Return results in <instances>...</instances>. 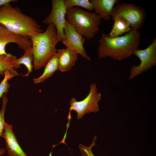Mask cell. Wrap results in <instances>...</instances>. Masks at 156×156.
<instances>
[{
    "label": "cell",
    "instance_id": "ac0fdd59",
    "mask_svg": "<svg viewBox=\"0 0 156 156\" xmlns=\"http://www.w3.org/2000/svg\"><path fill=\"white\" fill-rule=\"evenodd\" d=\"M66 6L68 9L75 7H81L91 12L93 10L92 4L88 0H64Z\"/></svg>",
    "mask_w": 156,
    "mask_h": 156
},
{
    "label": "cell",
    "instance_id": "9c48e42d",
    "mask_svg": "<svg viewBox=\"0 0 156 156\" xmlns=\"http://www.w3.org/2000/svg\"><path fill=\"white\" fill-rule=\"evenodd\" d=\"M64 30L65 38L62 42L63 44L66 48L81 55L85 59L90 60L83 46L85 40L84 36L77 31L74 25L67 21Z\"/></svg>",
    "mask_w": 156,
    "mask_h": 156
},
{
    "label": "cell",
    "instance_id": "e0dca14e",
    "mask_svg": "<svg viewBox=\"0 0 156 156\" xmlns=\"http://www.w3.org/2000/svg\"><path fill=\"white\" fill-rule=\"evenodd\" d=\"M16 59V57L10 53L0 54V74L3 76L4 71H7L14 76L19 74L16 71L12 65V61Z\"/></svg>",
    "mask_w": 156,
    "mask_h": 156
},
{
    "label": "cell",
    "instance_id": "2e32d148",
    "mask_svg": "<svg viewBox=\"0 0 156 156\" xmlns=\"http://www.w3.org/2000/svg\"><path fill=\"white\" fill-rule=\"evenodd\" d=\"M113 21L114 23L109 35L112 37L119 36L122 34L129 32L131 28L127 21L123 17L118 16Z\"/></svg>",
    "mask_w": 156,
    "mask_h": 156
},
{
    "label": "cell",
    "instance_id": "8992f818",
    "mask_svg": "<svg viewBox=\"0 0 156 156\" xmlns=\"http://www.w3.org/2000/svg\"><path fill=\"white\" fill-rule=\"evenodd\" d=\"M101 96V94L97 92L96 84L95 83L91 84L88 95L83 100L77 101L75 98H73L70 101L69 119L71 118L70 112L72 110L77 112V117L79 119L85 114L99 111V106L97 103L100 100Z\"/></svg>",
    "mask_w": 156,
    "mask_h": 156
},
{
    "label": "cell",
    "instance_id": "5b68a950",
    "mask_svg": "<svg viewBox=\"0 0 156 156\" xmlns=\"http://www.w3.org/2000/svg\"><path fill=\"white\" fill-rule=\"evenodd\" d=\"M146 16L145 11L141 7L125 3L116 5L110 15L113 20L118 16L123 17L132 29L137 30L140 29L143 25Z\"/></svg>",
    "mask_w": 156,
    "mask_h": 156
},
{
    "label": "cell",
    "instance_id": "d6986e66",
    "mask_svg": "<svg viewBox=\"0 0 156 156\" xmlns=\"http://www.w3.org/2000/svg\"><path fill=\"white\" fill-rule=\"evenodd\" d=\"M4 77L0 83V99L4 94H7L10 85L8 81L14 77V76L9 72L6 71L4 72Z\"/></svg>",
    "mask_w": 156,
    "mask_h": 156
},
{
    "label": "cell",
    "instance_id": "ba28073f",
    "mask_svg": "<svg viewBox=\"0 0 156 156\" xmlns=\"http://www.w3.org/2000/svg\"><path fill=\"white\" fill-rule=\"evenodd\" d=\"M134 54L140 60L138 66L133 65L131 69L129 79L151 68L156 64V38H154L151 43L146 49H136Z\"/></svg>",
    "mask_w": 156,
    "mask_h": 156
},
{
    "label": "cell",
    "instance_id": "44dd1931",
    "mask_svg": "<svg viewBox=\"0 0 156 156\" xmlns=\"http://www.w3.org/2000/svg\"><path fill=\"white\" fill-rule=\"evenodd\" d=\"M16 0H0V6L2 5L11 2H15L17 1Z\"/></svg>",
    "mask_w": 156,
    "mask_h": 156
},
{
    "label": "cell",
    "instance_id": "8fae6325",
    "mask_svg": "<svg viewBox=\"0 0 156 156\" xmlns=\"http://www.w3.org/2000/svg\"><path fill=\"white\" fill-rule=\"evenodd\" d=\"M2 137L5 140L6 148L9 156H27L18 142L12 130V125L5 122Z\"/></svg>",
    "mask_w": 156,
    "mask_h": 156
},
{
    "label": "cell",
    "instance_id": "ffe728a7",
    "mask_svg": "<svg viewBox=\"0 0 156 156\" xmlns=\"http://www.w3.org/2000/svg\"><path fill=\"white\" fill-rule=\"evenodd\" d=\"M2 105L0 110V137H2L3 134L5 127V121L4 115L8 99L6 94H4L2 97Z\"/></svg>",
    "mask_w": 156,
    "mask_h": 156
},
{
    "label": "cell",
    "instance_id": "52a82bcc",
    "mask_svg": "<svg viewBox=\"0 0 156 156\" xmlns=\"http://www.w3.org/2000/svg\"><path fill=\"white\" fill-rule=\"evenodd\" d=\"M51 3V12L42 23L53 25L56 29L59 42H62L65 38L64 29L66 21L67 9L64 0H52Z\"/></svg>",
    "mask_w": 156,
    "mask_h": 156
},
{
    "label": "cell",
    "instance_id": "7c38bea8",
    "mask_svg": "<svg viewBox=\"0 0 156 156\" xmlns=\"http://www.w3.org/2000/svg\"><path fill=\"white\" fill-rule=\"evenodd\" d=\"M59 50L58 70L62 72L70 71L78 60L79 54L67 48Z\"/></svg>",
    "mask_w": 156,
    "mask_h": 156
},
{
    "label": "cell",
    "instance_id": "603a6c76",
    "mask_svg": "<svg viewBox=\"0 0 156 156\" xmlns=\"http://www.w3.org/2000/svg\"><path fill=\"white\" fill-rule=\"evenodd\" d=\"M1 24H0V25Z\"/></svg>",
    "mask_w": 156,
    "mask_h": 156
},
{
    "label": "cell",
    "instance_id": "3957f363",
    "mask_svg": "<svg viewBox=\"0 0 156 156\" xmlns=\"http://www.w3.org/2000/svg\"><path fill=\"white\" fill-rule=\"evenodd\" d=\"M33 54V67L39 69L44 66L57 53L56 46L59 42L55 27L48 25L44 31L29 38Z\"/></svg>",
    "mask_w": 156,
    "mask_h": 156
},
{
    "label": "cell",
    "instance_id": "7a4b0ae2",
    "mask_svg": "<svg viewBox=\"0 0 156 156\" xmlns=\"http://www.w3.org/2000/svg\"><path fill=\"white\" fill-rule=\"evenodd\" d=\"M0 24L16 34L29 38L43 32L34 19L10 3L0 6Z\"/></svg>",
    "mask_w": 156,
    "mask_h": 156
},
{
    "label": "cell",
    "instance_id": "4fadbf2b",
    "mask_svg": "<svg viewBox=\"0 0 156 156\" xmlns=\"http://www.w3.org/2000/svg\"><path fill=\"white\" fill-rule=\"evenodd\" d=\"M94 13L105 21H109L114 6L119 3L118 0H91Z\"/></svg>",
    "mask_w": 156,
    "mask_h": 156
},
{
    "label": "cell",
    "instance_id": "5bb4252c",
    "mask_svg": "<svg viewBox=\"0 0 156 156\" xmlns=\"http://www.w3.org/2000/svg\"><path fill=\"white\" fill-rule=\"evenodd\" d=\"M59 54L60 50L59 49L45 66L44 70L42 75L39 77L33 79L34 83L37 84L44 82L53 75L55 72L58 70Z\"/></svg>",
    "mask_w": 156,
    "mask_h": 156
},
{
    "label": "cell",
    "instance_id": "7402d4cb",
    "mask_svg": "<svg viewBox=\"0 0 156 156\" xmlns=\"http://www.w3.org/2000/svg\"><path fill=\"white\" fill-rule=\"evenodd\" d=\"M5 149L3 148H0V156L3 155L5 153Z\"/></svg>",
    "mask_w": 156,
    "mask_h": 156
},
{
    "label": "cell",
    "instance_id": "277c9868",
    "mask_svg": "<svg viewBox=\"0 0 156 156\" xmlns=\"http://www.w3.org/2000/svg\"><path fill=\"white\" fill-rule=\"evenodd\" d=\"M66 17V21L87 39L93 38L99 30L101 19L94 12L78 7H71L67 9Z\"/></svg>",
    "mask_w": 156,
    "mask_h": 156
},
{
    "label": "cell",
    "instance_id": "9a60e30c",
    "mask_svg": "<svg viewBox=\"0 0 156 156\" xmlns=\"http://www.w3.org/2000/svg\"><path fill=\"white\" fill-rule=\"evenodd\" d=\"M24 51L23 55L20 58L16 59L12 61V65L14 68H18L21 67V64L25 66L28 69L27 73L23 76L28 77L32 71L33 60V54L32 47H29Z\"/></svg>",
    "mask_w": 156,
    "mask_h": 156
},
{
    "label": "cell",
    "instance_id": "6da1fadb",
    "mask_svg": "<svg viewBox=\"0 0 156 156\" xmlns=\"http://www.w3.org/2000/svg\"><path fill=\"white\" fill-rule=\"evenodd\" d=\"M140 38V32L135 29H132L124 36L115 37L103 33L99 41V57H109L119 61L129 57L138 48Z\"/></svg>",
    "mask_w": 156,
    "mask_h": 156
},
{
    "label": "cell",
    "instance_id": "30bf717a",
    "mask_svg": "<svg viewBox=\"0 0 156 156\" xmlns=\"http://www.w3.org/2000/svg\"><path fill=\"white\" fill-rule=\"evenodd\" d=\"M10 43L16 44L19 48L24 50L32 46L31 42L29 37L16 34L1 25L0 54H8L5 51V47L6 45Z\"/></svg>",
    "mask_w": 156,
    "mask_h": 156
}]
</instances>
